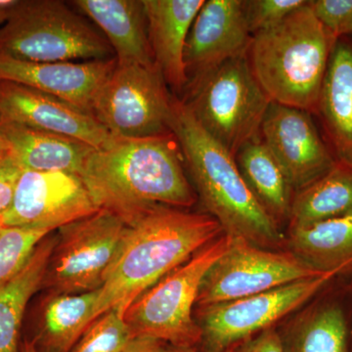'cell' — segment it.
Instances as JSON below:
<instances>
[{"label":"cell","instance_id":"obj_18","mask_svg":"<svg viewBox=\"0 0 352 352\" xmlns=\"http://www.w3.org/2000/svg\"><path fill=\"white\" fill-rule=\"evenodd\" d=\"M71 3L98 25L118 64L156 65L142 0H75Z\"/></svg>","mask_w":352,"mask_h":352},{"label":"cell","instance_id":"obj_27","mask_svg":"<svg viewBox=\"0 0 352 352\" xmlns=\"http://www.w3.org/2000/svg\"><path fill=\"white\" fill-rule=\"evenodd\" d=\"M50 231L2 227L0 232V287L13 279Z\"/></svg>","mask_w":352,"mask_h":352},{"label":"cell","instance_id":"obj_38","mask_svg":"<svg viewBox=\"0 0 352 352\" xmlns=\"http://www.w3.org/2000/svg\"><path fill=\"white\" fill-rule=\"evenodd\" d=\"M2 226H0V232H1Z\"/></svg>","mask_w":352,"mask_h":352},{"label":"cell","instance_id":"obj_3","mask_svg":"<svg viewBox=\"0 0 352 352\" xmlns=\"http://www.w3.org/2000/svg\"><path fill=\"white\" fill-rule=\"evenodd\" d=\"M168 127L201 204L223 233L263 249L281 245L284 237L277 222L252 195L235 157L198 124L180 99L173 98Z\"/></svg>","mask_w":352,"mask_h":352},{"label":"cell","instance_id":"obj_17","mask_svg":"<svg viewBox=\"0 0 352 352\" xmlns=\"http://www.w3.org/2000/svg\"><path fill=\"white\" fill-rule=\"evenodd\" d=\"M155 63L166 85L182 90L188 85L184 50L191 25L205 0H142Z\"/></svg>","mask_w":352,"mask_h":352},{"label":"cell","instance_id":"obj_34","mask_svg":"<svg viewBox=\"0 0 352 352\" xmlns=\"http://www.w3.org/2000/svg\"><path fill=\"white\" fill-rule=\"evenodd\" d=\"M9 154H10V147L3 134L0 132V159L8 156Z\"/></svg>","mask_w":352,"mask_h":352},{"label":"cell","instance_id":"obj_19","mask_svg":"<svg viewBox=\"0 0 352 352\" xmlns=\"http://www.w3.org/2000/svg\"><path fill=\"white\" fill-rule=\"evenodd\" d=\"M10 155L24 171H62L80 175L92 149L82 141L0 120Z\"/></svg>","mask_w":352,"mask_h":352},{"label":"cell","instance_id":"obj_6","mask_svg":"<svg viewBox=\"0 0 352 352\" xmlns=\"http://www.w3.org/2000/svg\"><path fill=\"white\" fill-rule=\"evenodd\" d=\"M0 53L43 63L115 58L104 34L59 0H18L0 29Z\"/></svg>","mask_w":352,"mask_h":352},{"label":"cell","instance_id":"obj_5","mask_svg":"<svg viewBox=\"0 0 352 352\" xmlns=\"http://www.w3.org/2000/svg\"><path fill=\"white\" fill-rule=\"evenodd\" d=\"M247 53L190 80L182 100L198 124L234 157L261 135L271 102L252 73Z\"/></svg>","mask_w":352,"mask_h":352},{"label":"cell","instance_id":"obj_29","mask_svg":"<svg viewBox=\"0 0 352 352\" xmlns=\"http://www.w3.org/2000/svg\"><path fill=\"white\" fill-rule=\"evenodd\" d=\"M307 3L305 0H243L252 36L280 24L289 14Z\"/></svg>","mask_w":352,"mask_h":352},{"label":"cell","instance_id":"obj_15","mask_svg":"<svg viewBox=\"0 0 352 352\" xmlns=\"http://www.w3.org/2000/svg\"><path fill=\"white\" fill-rule=\"evenodd\" d=\"M116 66V58L43 63L0 53V82L34 88L92 115L95 97Z\"/></svg>","mask_w":352,"mask_h":352},{"label":"cell","instance_id":"obj_7","mask_svg":"<svg viewBox=\"0 0 352 352\" xmlns=\"http://www.w3.org/2000/svg\"><path fill=\"white\" fill-rule=\"evenodd\" d=\"M232 241L222 234L138 296L124 315L131 338H154L175 349L200 344L201 331L193 317L194 305L204 277Z\"/></svg>","mask_w":352,"mask_h":352},{"label":"cell","instance_id":"obj_13","mask_svg":"<svg viewBox=\"0 0 352 352\" xmlns=\"http://www.w3.org/2000/svg\"><path fill=\"white\" fill-rule=\"evenodd\" d=\"M310 113L271 101L261 127L264 144L296 192L326 175L338 163L319 135Z\"/></svg>","mask_w":352,"mask_h":352},{"label":"cell","instance_id":"obj_2","mask_svg":"<svg viewBox=\"0 0 352 352\" xmlns=\"http://www.w3.org/2000/svg\"><path fill=\"white\" fill-rule=\"evenodd\" d=\"M222 232L210 214L183 208L159 206L140 215L126 226L119 252L98 289L92 322L110 310L124 317L138 296Z\"/></svg>","mask_w":352,"mask_h":352},{"label":"cell","instance_id":"obj_26","mask_svg":"<svg viewBox=\"0 0 352 352\" xmlns=\"http://www.w3.org/2000/svg\"><path fill=\"white\" fill-rule=\"evenodd\" d=\"M346 310L332 300L315 309L300 333L296 352H351Z\"/></svg>","mask_w":352,"mask_h":352},{"label":"cell","instance_id":"obj_30","mask_svg":"<svg viewBox=\"0 0 352 352\" xmlns=\"http://www.w3.org/2000/svg\"><path fill=\"white\" fill-rule=\"evenodd\" d=\"M308 6L333 38L352 34V0H311Z\"/></svg>","mask_w":352,"mask_h":352},{"label":"cell","instance_id":"obj_22","mask_svg":"<svg viewBox=\"0 0 352 352\" xmlns=\"http://www.w3.org/2000/svg\"><path fill=\"white\" fill-rule=\"evenodd\" d=\"M236 164L252 195L275 221L289 219L293 186L261 135L241 147Z\"/></svg>","mask_w":352,"mask_h":352},{"label":"cell","instance_id":"obj_39","mask_svg":"<svg viewBox=\"0 0 352 352\" xmlns=\"http://www.w3.org/2000/svg\"><path fill=\"white\" fill-rule=\"evenodd\" d=\"M351 352H352V346H351Z\"/></svg>","mask_w":352,"mask_h":352},{"label":"cell","instance_id":"obj_14","mask_svg":"<svg viewBox=\"0 0 352 352\" xmlns=\"http://www.w3.org/2000/svg\"><path fill=\"white\" fill-rule=\"evenodd\" d=\"M0 120L82 141L101 149L113 136L94 116L34 88L0 82Z\"/></svg>","mask_w":352,"mask_h":352},{"label":"cell","instance_id":"obj_23","mask_svg":"<svg viewBox=\"0 0 352 352\" xmlns=\"http://www.w3.org/2000/svg\"><path fill=\"white\" fill-rule=\"evenodd\" d=\"M50 234L36 245L23 270L0 287V352H20V330L25 308L32 296L43 288L56 243V235Z\"/></svg>","mask_w":352,"mask_h":352},{"label":"cell","instance_id":"obj_24","mask_svg":"<svg viewBox=\"0 0 352 352\" xmlns=\"http://www.w3.org/2000/svg\"><path fill=\"white\" fill-rule=\"evenodd\" d=\"M98 289L78 295H50L41 308L38 352H69L92 322Z\"/></svg>","mask_w":352,"mask_h":352},{"label":"cell","instance_id":"obj_16","mask_svg":"<svg viewBox=\"0 0 352 352\" xmlns=\"http://www.w3.org/2000/svg\"><path fill=\"white\" fill-rule=\"evenodd\" d=\"M252 38L242 0H205L185 45L188 82L232 58L245 54Z\"/></svg>","mask_w":352,"mask_h":352},{"label":"cell","instance_id":"obj_9","mask_svg":"<svg viewBox=\"0 0 352 352\" xmlns=\"http://www.w3.org/2000/svg\"><path fill=\"white\" fill-rule=\"evenodd\" d=\"M173 98L157 65L117 63L95 97L92 116L116 138L162 135L170 132Z\"/></svg>","mask_w":352,"mask_h":352},{"label":"cell","instance_id":"obj_35","mask_svg":"<svg viewBox=\"0 0 352 352\" xmlns=\"http://www.w3.org/2000/svg\"><path fill=\"white\" fill-rule=\"evenodd\" d=\"M20 352H38L32 340H25L20 346Z\"/></svg>","mask_w":352,"mask_h":352},{"label":"cell","instance_id":"obj_36","mask_svg":"<svg viewBox=\"0 0 352 352\" xmlns=\"http://www.w3.org/2000/svg\"><path fill=\"white\" fill-rule=\"evenodd\" d=\"M9 11L7 10L6 6L0 2V25L4 24L8 19Z\"/></svg>","mask_w":352,"mask_h":352},{"label":"cell","instance_id":"obj_10","mask_svg":"<svg viewBox=\"0 0 352 352\" xmlns=\"http://www.w3.org/2000/svg\"><path fill=\"white\" fill-rule=\"evenodd\" d=\"M338 275L300 280L258 295L200 308L199 326L205 352H231L254 333L302 307L328 286Z\"/></svg>","mask_w":352,"mask_h":352},{"label":"cell","instance_id":"obj_12","mask_svg":"<svg viewBox=\"0 0 352 352\" xmlns=\"http://www.w3.org/2000/svg\"><path fill=\"white\" fill-rule=\"evenodd\" d=\"M97 210L80 176L23 171L12 205L0 217V226L53 232Z\"/></svg>","mask_w":352,"mask_h":352},{"label":"cell","instance_id":"obj_8","mask_svg":"<svg viewBox=\"0 0 352 352\" xmlns=\"http://www.w3.org/2000/svg\"><path fill=\"white\" fill-rule=\"evenodd\" d=\"M126 224L106 210L58 229L43 288L50 295L97 291L117 256Z\"/></svg>","mask_w":352,"mask_h":352},{"label":"cell","instance_id":"obj_31","mask_svg":"<svg viewBox=\"0 0 352 352\" xmlns=\"http://www.w3.org/2000/svg\"><path fill=\"white\" fill-rule=\"evenodd\" d=\"M23 171L10 154L0 159V217L12 205Z\"/></svg>","mask_w":352,"mask_h":352},{"label":"cell","instance_id":"obj_25","mask_svg":"<svg viewBox=\"0 0 352 352\" xmlns=\"http://www.w3.org/2000/svg\"><path fill=\"white\" fill-rule=\"evenodd\" d=\"M352 212V168L337 164L295 193L291 227L307 226Z\"/></svg>","mask_w":352,"mask_h":352},{"label":"cell","instance_id":"obj_21","mask_svg":"<svg viewBox=\"0 0 352 352\" xmlns=\"http://www.w3.org/2000/svg\"><path fill=\"white\" fill-rule=\"evenodd\" d=\"M289 252L321 273L352 272V212L307 226L291 227Z\"/></svg>","mask_w":352,"mask_h":352},{"label":"cell","instance_id":"obj_20","mask_svg":"<svg viewBox=\"0 0 352 352\" xmlns=\"http://www.w3.org/2000/svg\"><path fill=\"white\" fill-rule=\"evenodd\" d=\"M340 163L352 168V43L338 39L322 85L318 109Z\"/></svg>","mask_w":352,"mask_h":352},{"label":"cell","instance_id":"obj_1","mask_svg":"<svg viewBox=\"0 0 352 352\" xmlns=\"http://www.w3.org/2000/svg\"><path fill=\"white\" fill-rule=\"evenodd\" d=\"M182 161L171 132L142 138L113 136L105 147L91 150L78 176L99 210L129 226L159 206L185 210L196 203Z\"/></svg>","mask_w":352,"mask_h":352},{"label":"cell","instance_id":"obj_4","mask_svg":"<svg viewBox=\"0 0 352 352\" xmlns=\"http://www.w3.org/2000/svg\"><path fill=\"white\" fill-rule=\"evenodd\" d=\"M336 43L307 1L280 24L254 34L248 59L270 101L312 113Z\"/></svg>","mask_w":352,"mask_h":352},{"label":"cell","instance_id":"obj_11","mask_svg":"<svg viewBox=\"0 0 352 352\" xmlns=\"http://www.w3.org/2000/svg\"><path fill=\"white\" fill-rule=\"evenodd\" d=\"M323 274L291 252L270 251L233 239L204 277L197 305L201 308L230 302Z\"/></svg>","mask_w":352,"mask_h":352},{"label":"cell","instance_id":"obj_28","mask_svg":"<svg viewBox=\"0 0 352 352\" xmlns=\"http://www.w3.org/2000/svg\"><path fill=\"white\" fill-rule=\"evenodd\" d=\"M131 339L124 317L110 310L90 324L69 352H122Z\"/></svg>","mask_w":352,"mask_h":352},{"label":"cell","instance_id":"obj_37","mask_svg":"<svg viewBox=\"0 0 352 352\" xmlns=\"http://www.w3.org/2000/svg\"><path fill=\"white\" fill-rule=\"evenodd\" d=\"M173 352H199L196 349H175L173 347Z\"/></svg>","mask_w":352,"mask_h":352},{"label":"cell","instance_id":"obj_33","mask_svg":"<svg viewBox=\"0 0 352 352\" xmlns=\"http://www.w3.org/2000/svg\"><path fill=\"white\" fill-rule=\"evenodd\" d=\"M122 352H173V346L163 340L150 337H134Z\"/></svg>","mask_w":352,"mask_h":352},{"label":"cell","instance_id":"obj_32","mask_svg":"<svg viewBox=\"0 0 352 352\" xmlns=\"http://www.w3.org/2000/svg\"><path fill=\"white\" fill-rule=\"evenodd\" d=\"M231 352H284V347L276 331L270 328L241 342Z\"/></svg>","mask_w":352,"mask_h":352}]
</instances>
